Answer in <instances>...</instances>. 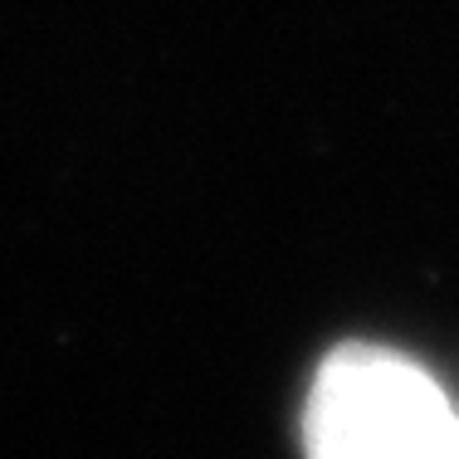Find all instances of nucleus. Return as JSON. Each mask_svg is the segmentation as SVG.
Returning a JSON list of instances; mask_svg holds the SVG:
<instances>
[{
	"mask_svg": "<svg viewBox=\"0 0 459 459\" xmlns=\"http://www.w3.org/2000/svg\"><path fill=\"white\" fill-rule=\"evenodd\" d=\"M308 459H459V411L420 362L347 342L303 406Z\"/></svg>",
	"mask_w": 459,
	"mask_h": 459,
	"instance_id": "f257e3e1",
	"label": "nucleus"
}]
</instances>
